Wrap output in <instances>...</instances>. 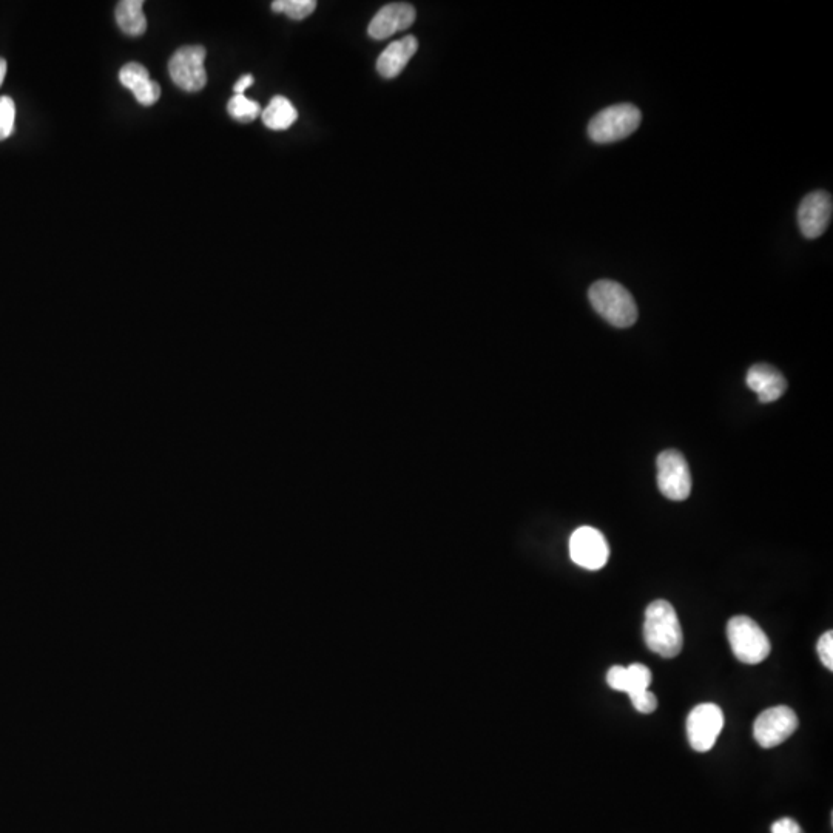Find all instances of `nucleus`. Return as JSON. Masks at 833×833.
Wrapping results in <instances>:
<instances>
[{
	"label": "nucleus",
	"instance_id": "obj_14",
	"mask_svg": "<svg viewBox=\"0 0 833 833\" xmlns=\"http://www.w3.org/2000/svg\"><path fill=\"white\" fill-rule=\"evenodd\" d=\"M119 81L135 95L136 101L144 107L155 105L161 98V87L150 79L149 70L144 65L130 62L119 71Z\"/></svg>",
	"mask_w": 833,
	"mask_h": 833
},
{
	"label": "nucleus",
	"instance_id": "obj_21",
	"mask_svg": "<svg viewBox=\"0 0 833 833\" xmlns=\"http://www.w3.org/2000/svg\"><path fill=\"white\" fill-rule=\"evenodd\" d=\"M818 655L824 667L832 672L833 670V631H827L818 641Z\"/></svg>",
	"mask_w": 833,
	"mask_h": 833
},
{
	"label": "nucleus",
	"instance_id": "obj_23",
	"mask_svg": "<svg viewBox=\"0 0 833 833\" xmlns=\"http://www.w3.org/2000/svg\"><path fill=\"white\" fill-rule=\"evenodd\" d=\"M252 84V75L243 76V78H241L240 81H238L237 84H235V87H233V92H235V95H244V92H246L247 88H249Z\"/></svg>",
	"mask_w": 833,
	"mask_h": 833
},
{
	"label": "nucleus",
	"instance_id": "obj_9",
	"mask_svg": "<svg viewBox=\"0 0 833 833\" xmlns=\"http://www.w3.org/2000/svg\"><path fill=\"white\" fill-rule=\"evenodd\" d=\"M724 727V713L716 704H701L687 718V736L696 752H709Z\"/></svg>",
	"mask_w": 833,
	"mask_h": 833
},
{
	"label": "nucleus",
	"instance_id": "obj_12",
	"mask_svg": "<svg viewBox=\"0 0 833 833\" xmlns=\"http://www.w3.org/2000/svg\"><path fill=\"white\" fill-rule=\"evenodd\" d=\"M415 21V10L409 4H389L375 14L368 33L375 41H385L397 31L408 30Z\"/></svg>",
	"mask_w": 833,
	"mask_h": 833
},
{
	"label": "nucleus",
	"instance_id": "obj_22",
	"mask_svg": "<svg viewBox=\"0 0 833 833\" xmlns=\"http://www.w3.org/2000/svg\"><path fill=\"white\" fill-rule=\"evenodd\" d=\"M772 833H804L800 824L796 823L792 818H781V820L773 823Z\"/></svg>",
	"mask_w": 833,
	"mask_h": 833
},
{
	"label": "nucleus",
	"instance_id": "obj_11",
	"mask_svg": "<svg viewBox=\"0 0 833 833\" xmlns=\"http://www.w3.org/2000/svg\"><path fill=\"white\" fill-rule=\"evenodd\" d=\"M832 212L833 203L830 193L824 190L809 193L801 201L800 209H798V226L804 237L807 240L820 238L829 227Z\"/></svg>",
	"mask_w": 833,
	"mask_h": 833
},
{
	"label": "nucleus",
	"instance_id": "obj_24",
	"mask_svg": "<svg viewBox=\"0 0 833 833\" xmlns=\"http://www.w3.org/2000/svg\"><path fill=\"white\" fill-rule=\"evenodd\" d=\"M5 76H7V61L0 58V87L4 84Z\"/></svg>",
	"mask_w": 833,
	"mask_h": 833
},
{
	"label": "nucleus",
	"instance_id": "obj_1",
	"mask_svg": "<svg viewBox=\"0 0 833 833\" xmlns=\"http://www.w3.org/2000/svg\"><path fill=\"white\" fill-rule=\"evenodd\" d=\"M645 644L662 658H676L682 651L684 636L678 614L670 602H651L645 611Z\"/></svg>",
	"mask_w": 833,
	"mask_h": 833
},
{
	"label": "nucleus",
	"instance_id": "obj_8",
	"mask_svg": "<svg viewBox=\"0 0 833 833\" xmlns=\"http://www.w3.org/2000/svg\"><path fill=\"white\" fill-rule=\"evenodd\" d=\"M800 726L798 716L790 707L778 705L764 710L753 724V736L764 749L780 746L795 733Z\"/></svg>",
	"mask_w": 833,
	"mask_h": 833
},
{
	"label": "nucleus",
	"instance_id": "obj_18",
	"mask_svg": "<svg viewBox=\"0 0 833 833\" xmlns=\"http://www.w3.org/2000/svg\"><path fill=\"white\" fill-rule=\"evenodd\" d=\"M315 8H317L315 0H277L272 4V10L275 13L286 14L294 21H303L314 13Z\"/></svg>",
	"mask_w": 833,
	"mask_h": 833
},
{
	"label": "nucleus",
	"instance_id": "obj_4",
	"mask_svg": "<svg viewBox=\"0 0 833 833\" xmlns=\"http://www.w3.org/2000/svg\"><path fill=\"white\" fill-rule=\"evenodd\" d=\"M651 679L653 675H651L650 668L642 664H633L630 667L614 665L607 675L608 685L616 692L627 693L633 702V707L644 715L658 709V698L655 693L648 690Z\"/></svg>",
	"mask_w": 833,
	"mask_h": 833
},
{
	"label": "nucleus",
	"instance_id": "obj_3",
	"mask_svg": "<svg viewBox=\"0 0 833 833\" xmlns=\"http://www.w3.org/2000/svg\"><path fill=\"white\" fill-rule=\"evenodd\" d=\"M642 115L633 104H616L604 108L588 124V136L596 144H611L633 135L641 125Z\"/></svg>",
	"mask_w": 833,
	"mask_h": 833
},
{
	"label": "nucleus",
	"instance_id": "obj_19",
	"mask_svg": "<svg viewBox=\"0 0 833 833\" xmlns=\"http://www.w3.org/2000/svg\"><path fill=\"white\" fill-rule=\"evenodd\" d=\"M227 112L235 121L252 122L260 115L261 107L258 102L250 101L244 95H235L227 104Z\"/></svg>",
	"mask_w": 833,
	"mask_h": 833
},
{
	"label": "nucleus",
	"instance_id": "obj_17",
	"mask_svg": "<svg viewBox=\"0 0 833 833\" xmlns=\"http://www.w3.org/2000/svg\"><path fill=\"white\" fill-rule=\"evenodd\" d=\"M297 108L284 96H275L263 112V122L270 130H287L297 122Z\"/></svg>",
	"mask_w": 833,
	"mask_h": 833
},
{
	"label": "nucleus",
	"instance_id": "obj_13",
	"mask_svg": "<svg viewBox=\"0 0 833 833\" xmlns=\"http://www.w3.org/2000/svg\"><path fill=\"white\" fill-rule=\"evenodd\" d=\"M746 382L747 386L756 392L761 403L775 402L787 389L784 375L766 363L753 365L747 372Z\"/></svg>",
	"mask_w": 833,
	"mask_h": 833
},
{
	"label": "nucleus",
	"instance_id": "obj_5",
	"mask_svg": "<svg viewBox=\"0 0 833 833\" xmlns=\"http://www.w3.org/2000/svg\"><path fill=\"white\" fill-rule=\"evenodd\" d=\"M727 638L736 658L744 664L756 665L766 661L772 650L763 628L749 616H735L730 619L727 624Z\"/></svg>",
	"mask_w": 833,
	"mask_h": 833
},
{
	"label": "nucleus",
	"instance_id": "obj_16",
	"mask_svg": "<svg viewBox=\"0 0 833 833\" xmlns=\"http://www.w3.org/2000/svg\"><path fill=\"white\" fill-rule=\"evenodd\" d=\"M142 0H122L116 7V22L119 28L129 36H141L146 33L147 19L142 11Z\"/></svg>",
	"mask_w": 833,
	"mask_h": 833
},
{
	"label": "nucleus",
	"instance_id": "obj_15",
	"mask_svg": "<svg viewBox=\"0 0 833 833\" xmlns=\"http://www.w3.org/2000/svg\"><path fill=\"white\" fill-rule=\"evenodd\" d=\"M419 50V42L414 36H406L400 41L392 42L377 59V71L385 79L397 78L405 70L412 56Z\"/></svg>",
	"mask_w": 833,
	"mask_h": 833
},
{
	"label": "nucleus",
	"instance_id": "obj_6",
	"mask_svg": "<svg viewBox=\"0 0 833 833\" xmlns=\"http://www.w3.org/2000/svg\"><path fill=\"white\" fill-rule=\"evenodd\" d=\"M206 54V48L201 45H186L179 48L170 59V78L179 88H183L184 92H201L206 87Z\"/></svg>",
	"mask_w": 833,
	"mask_h": 833
},
{
	"label": "nucleus",
	"instance_id": "obj_20",
	"mask_svg": "<svg viewBox=\"0 0 833 833\" xmlns=\"http://www.w3.org/2000/svg\"><path fill=\"white\" fill-rule=\"evenodd\" d=\"M16 122V105L10 96H0V141L10 138Z\"/></svg>",
	"mask_w": 833,
	"mask_h": 833
},
{
	"label": "nucleus",
	"instance_id": "obj_7",
	"mask_svg": "<svg viewBox=\"0 0 833 833\" xmlns=\"http://www.w3.org/2000/svg\"><path fill=\"white\" fill-rule=\"evenodd\" d=\"M658 486L667 499L682 502L692 493V474L687 460L676 449H667L658 457Z\"/></svg>",
	"mask_w": 833,
	"mask_h": 833
},
{
	"label": "nucleus",
	"instance_id": "obj_2",
	"mask_svg": "<svg viewBox=\"0 0 833 833\" xmlns=\"http://www.w3.org/2000/svg\"><path fill=\"white\" fill-rule=\"evenodd\" d=\"M591 306L614 328H630L638 320L635 298L616 281H596L588 291Z\"/></svg>",
	"mask_w": 833,
	"mask_h": 833
},
{
	"label": "nucleus",
	"instance_id": "obj_10",
	"mask_svg": "<svg viewBox=\"0 0 833 833\" xmlns=\"http://www.w3.org/2000/svg\"><path fill=\"white\" fill-rule=\"evenodd\" d=\"M570 556L585 570H601L607 565L610 547L601 531L593 527L577 528L570 539Z\"/></svg>",
	"mask_w": 833,
	"mask_h": 833
}]
</instances>
